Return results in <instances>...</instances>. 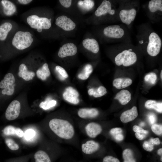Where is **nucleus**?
Returning <instances> with one entry per match:
<instances>
[{
  "mask_svg": "<svg viewBox=\"0 0 162 162\" xmlns=\"http://www.w3.org/2000/svg\"><path fill=\"white\" fill-rule=\"evenodd\" d=\"M137 107L134 106L130 109L123 112L121 115L120 119L123 123H127L134 120L138 116Z\"/></svg>",
  "mask_w": 162,
  "mask_h": 162,
  "instance_id": "4468645a",
  "label": "nucleus"
},
{
  "mask_svg": "<svg viewBox=\"0 0 162 162\" xmlns=\"http://www.w3.org/2000/svg\"><path fill=\"white\" fill-rule=\"evenodd\" d=\"M77 113L78 116L82 118H93L97 116L99 112L95 108H82L78 110Z\"/></svg>",
  "mask_w": 162,
  "mask_h": 162,
  "instance_id": "dca6fc26",
  "label": "nucleus"
},
{
  "mask_svg": "<svg viewBox=\"0 0 162 162\" xmlns=\"http://www.w3.org/2000/svg\"><path fill=\"white\" fill-rule=\"evenodd\" d=\"M99 147L98 143L93 140H89L82 144L81 149L84 153L90 154L97 151Z\"/></svg>",
  "mask_w": 162,
  "mask_h": 162,
  "instance_id": "2eb2a0df",
  "label": "nucleus"
},
{
  "mask_svg": "<svg viewBox=\"0 0 162 162\" xmlns=\"http://www.w3.org/2000/svg\"><path fill=\"white\" fill-rule=\"evenodd\" d=\"M145 107L148 109H153L158 112H162V103L155 100H147L145 104Z\"/></svg>",
  "mask_w": 162,
  "mask_h": 162,
  "instance_id": "a878e982",
  "label": "nucleus"
},
{
  "mask_svg": "<svg viewBox=\"0 0 162 162\" xmlns=\"http://www.w3.org/2000/svg\"><path fill=\"white\" fill-rule=\"evenodd\" d=\"M33 35L28 32L19 31L15 34L12 40V44L19 50H23L29 47L34 40Z\"/></svg>",
  "mask_w": 162,
  "mask_h": 162,
  "instance_id": "f03ea898",
  "label": "nucleus"
},
{
  "mask_svg": "<svg viewBox=\"0 0 162 162\" xmlns=\"http://www.w3.org/2000/svg\"><path fill=\"white\" fill-rule=\"evenodd\" d=\"M78 5L84 9L88 10L92 8L94 5V2L93 1L85 0L78 2Z\"/></svg>",
  "mask_w": 162,
  "mask_h": 162,
  "instance_id": "473e14b6",
  "label": "nucleus"
},
{
  "mask_svg": "<svg viewBox=\"0 0 162 162\" xmlns=\"http://www.w3.org/2000/svg\"><path fill=\"white\" fill-rule=\"evenodd\" d=\"M152 131L155 134L160 135L162 134V126L158 124H154L151 126Z\"/></svg>",
  "mask_w": 162,
  "mask_h": 162,
  "instance_id": "e433bc0d",
  "label": "nucleus"
},
{
  "mask_svg": "<svg viewBox=\"0 0 162 162\" xmlns=\"http://www.w3.org/2000/svg\"><path fill=\"white\" fill-rule=\"evenodd\" d=\"M162 70H161V72H160V78H161V79H162Z\"/></svg>",
  "mask_w": 162,
  "mask_h": 162,
  "instance_id": "864d4df0",
  "label": "nucleus"
},
{
  "mask_svg": "<svg viewBox=\"0 0 162 162\" xmlns=\"http://www.w3.org/2000/svg\"><path fill=\"white\" fill-rule=\"evenodd\" d=\"M59 2L62 5L66 8L70 7L72 3L71 0H60Z\"/></svg>",
  "mask_w": 162,
  "mask_h": 162,
  "instance_id": "79ce46f5",
  "label": "nucleus"
},
{
  "mask_svg": "<svg viewBox=\"0 0 162 162\" xmlns=\"http://www.w3.org/2000/svg\"><path fill=\"white\" fill-rule=\"evenodd\" d=\"M49 20L51 22V20H52V19L51 18H50L49 19Z\"/></svg>",
  "mask_w": 162,
  "mask_h": 162,
  "instance_id": "5fc2aeb1",
  "label": "nucleus"
},
{
  "mask_svg": "<svg viewBox=\"0 0 162 162\" xmlns=\"http://www.w3.org/2000/svg\"><path fill=\"white\" fill-rule=\"evenodd\" d=\"M37 76L43 80H46L47 77L50 76V72L48 64L44 63L36 71Z\"/></svg>",
  "mask_w": 162,
  "mask_h": 162,
  "instance_id": "b1692460",
  "label": "nucleus"
},
{
  "mask_svg": "<svg viewBox=\"0 0 162 162\" xmlns=\"http://www.w3.org/2000/svg\"><path fill=\"white\" fill-rule=\"evenodd\" d=\"M87 135L91 138H94L99 134L102 131L101 126L98 124L91 122L88 124L85 127Z\"/></svg>",
  "mask_w": 162,
  "mask_h": 162,
  "instance_id": "ddd939ff",
  "label": "nucleus"
},
{
  "mask_svg": "<svg viewBox=\"0 0 162 162\" xmlns=\"http://www.w3.org/2000/svg\"><path fill=\"white\" fill-rule=\"evenodd\" d=\"M135 134L136 138L139 140H143L146 137V135L144 134H139L137 132H135Z\"/></svg>",
  "mask_w": 162,
  "mask_h": 162,
  "instance_id": "49530a36",
  "label": "nucleus"
},
{
  "mask_svg": "<svg viewBox=\"0 0 162 162\" xmlns=\"http://www.w3.org/2000/svg\"><path fill=\"white\" fill-rule=\"evenodd\" d=\"M34 162H51V158L48 154L45 151L38 150L34 156Z\"/></svg>",
  "mask_w": 162,
  "mask_h": 162,
  "instance_id": "5701e85b",
  "label": "nucleus"
},
{
  "mask_svg": "<svg viewBox=\"0 0 162 162\" xmlns=\"http://www.w3.org/2000/svg\"><path fill=\"white\" fill-rule=\"evenodd\" d=\"M12 28L11 24L5 22L0 26V40L3 41L7 38L8 32Z\"/></svg>",
  "mask_w": 162,
  "mask_h": 162,
  "instance_id": "393cba45",
  "label": "nucleus"
},
{
  "mask_svg": "<svg viewBox=\"0 0 162 162\" xmlns=\"http://www.w3.org/2000/svg\"><path fill=\"white\" fill-rule=\"evenodd\" d=\"M5 142L9 148L12 150L16 151L19 148V145L11 139H6Z\"/></svg>",
  "mask_w": 162,
  "mask_h": 162,
  "instance_id": "c9c22d12",
  "label": "nucleus"
},
{
  "mask_svg": "<svg viewBox=\"0 0 162 162\" xmlns=\"http://www.w3.org/2000/svg\"><path fill=\"white\" fill-rule=\"evenodd\" d=\"M103 162H120L117 158L111 156H107L103 159Z\"/></svg>",
  "mask_w": 162,
  "mask_h": 162,
  "instance_id": "a19ab883",
  "label": "nucleus"
},
{
  "mask_svg": "<svg viewBox=\"0 0 162 162\" xmlns=\"http://www.w3.org/2000/svg\"><path fill=\"white\" fill-rule=\"evenodd\" d=\"M157 153L158 154L160 155L161 157L160 158V160L162 161V148H160L159 149L157 152Z\"/></svg>",
  "mask_w": 162,
  "mask_h": 162,
  "instance_id": "09e8293b",
  "label": "nucleus"
},
{
  "mask_svg": "<svg viewBox=\"0 0 162 162\" xmlns=\"http://www.w3.org/2000/svg\"><path fill=\"white\" fill-rule=\"evenodd\" d=\"M56 70L64 78H67L68 75L64 68L59 66H57L55 68Z\"/></svg>",
  "mask_w": 162,
  "mask_h": 162,
  "instance_id": "4c0bfd02",
  "label": "nucleus"
},
{
  "mask_svg": "<svg viewBox=\"0 0 162 162\" xmlns=\"http://www.w3.org/2000/svg\"><path fill=\"white\" fill-rule=\"evenodd\" d=\"M133 130L135 132L141 134H144L146 135L148 134V130H144L142 128L136 125H134L133 126Z\"/></svg>",
  "mask_w": 162,
  "mask_h": 162,
  "instance_id": "58836bf2",
  "label": "nucleus"
},
{
  "mask_svg": "<svg viewBox=\"0 0 162 162\" xmlns=\"http://www.w3.org/2000/svg\"><path fill=\"white\" fill-rule=\"evenodd\" d=\"M20 104L18 101L15 100L12 101L6 110V118L9 121L16 119L20 114Z\"/></svg>",
  "mask_w": 162,
  "mask_h": 162,
  "instance_id": "0eeeda50",
  "label": "nucleus"
},
{
  "mask_svg": "<svg viewBox=\"0 0 162 162\" xmlns=\"http://www.w3.org/2000/svg\"><path fill=\"white\" fill-rule=\"evenodd\" d=\"M107 13L113 15L115 14V10L111 9V4L110 1L104 0L95 11V14L96 16H99Z\"/></svg>",
  "mask_w": 162,
  "mask_h": 162,
  "instance_id": "f8f14e48",
  "label": "nucleus"
},
{
  "mask_svg": "<svg viewBox=\"0 0 162 162\" xmlns=\"http://www.w3.org/2000/svg\"><path fill=\"white\" fill-rule=\"evenodd\" d=\"M123 130L119 128H115L111 129L110 131V134L117 141H122L123 139L124 136L122 134Z\"/></svg>",
  "mask_w": 162,
  "mask_h": 162,
  "instance_id": "c756f323",
  "label": "nucleus"
},
{
  "mask_svg": "<svg viewBox=\"0 0 162 162\" xmlns=\"http://www.w3.org/2000/svg\"><path fill=\"white\" fill-rule=\"evenodd\" d=\"M15 80L13 75L10 73L6 74L0 82V88L4 89L2 92L3 94L11 95L14 91Z\"/></svg>",
  "mask_w": 162,
  "mask_h": 162,
  "instance_id": "423d86ee",
  "label": "nucleus"
},
{
  "mask_svg": "<svg viewBox=\"0 0 162 162\" xmlns=\"http://www.w3.org/2000/svg\"><path fill=\"white\" fill-rule=\"evenodd\" d=\"M49 126L50 129L61 138L69 140L72 139L74 135V127L67 120L53 118L49 122Z\"/></svg>",
  "mask_w": 162,
  "mask_h": 162,
  "instance_id": "f257e3e1",
  "label": "nucleus"
},
{
  "mask_svg": "<svg viewBox=\"0 0 162 162\" xmlns=\"http://www.w3.org/2000/svg\"><path fill=\"white\" fill-rule=\"evenodd\" d=\"M57 102L54 100H46L42 102L39 105L40 107L45 110H48L54 106L56 104Z\"/></svg>",
  "mask_w": 162,
  "mask_h": 162,
  "instance_id": "2f4dec72",
  "label": "nucleus"
},
{
  "mask_svg": "<svg viewBox=\"0 0 162 162\" xmlns=\"http://www.w3.org/2000/svg\"><path fill=\"white\" fill-rule=\"evenodd\" d=\"M145 124L143 122H142L140 124V125L141 126H143Z\"/></svg>",
  "mask_w": 162,
  "mask_h": 162,
  "instance_id": "3c124183",
  "label": "nucleus"
},
{
  "mask_svg": "<svg viewBox=\"0 0 162 162\" xmlns=\"http://www.w3.org/2000/svg\"><path fill=\"white\" fill-rule=\"evenodd\" d=\"M136 14V10L134 8L129 10L123 9L120 11L119 16L122 22L129 25L134 20Z\"/></svg>",
  "mask_w": 162,
  "mask_h": 162,
  "instance_id": "9b49d317",
  "label": "nucleus"
},
{
  "mask_svg": "<svg viewBox=\"0 0 162 162\" xmlns=\"http://www.w3.org/2000/svg\"><path fill=\"white\" fill-rule=\"evenodd\" d=\"M93 70L92 66L91 64H88L85 67L83 72L80 74L78 75V77L82 80H86L89 77Z\"/></svg>",
  "mask_w": 162,
  "mask_h": 162,
  "instance_id": "7c9ffc66",
  "label": "nucleus"
},
{
  "mask_svg": "<svg viewBox=\"0 0 162 162\" xmlns=\"http://www.w3.org/2000/svg\"><path fill=\"white\" fill-rule=\"evenodd\" d=\"M148 7L150 11L152 13L157 10L162 11V1L161 0H151L148 3Z\"/></svg>",
  "mask_w": 162,
  "mask_h": 162,
  "instance_id": "cd10ccee",
  "label": "nucleus"
},
{
  "mask_svg": "<svg viewBox=\"0 0 162 162\" xmlns=\"http://www.w3.org/2000/svg\"><path fill=\"white\" fill-rule=\"evenodd\" d=\"M93 92H94L93 88H91L89 89L88 91V94L90 96L93 95Z\"/></svg>",
  "mask_w": 162,
  "mask_h": 162,
  "instance_id": "8fccbe9b",
  "label": "nucleus"
},
{
  "mask_svg": "<svg viewBox=\"0 0 162 162\" xmlns=\"http://www.w3.org/2000/svg\"><path fill=\"white\" fill-rule=\"evenodd\" d=\"M115 60L117 65H123L127 67L133 64L136 61L137 56L134 52L125 50L118 54L115 57Z\"/></svg>",
  "mask_w": 162,
  "mask_h": 162,
  "instance_id": "7ed1b4c3",
  "label": "nucleus"
},
{
  "mask_svg": "<svg viewBox=\"0 0 162 162\" xmlns=\"http://www.w3.org/2000/svg\"><path fill=\"white\" fill-rule=\"evenodd\" d=\"M123 162H136L133 151L130 149L127 148L122 153Z\"/></svg>",
  "mask_w": 162,
  "mask_h": 162,
  "instance_id": "c85d7f7f",
  "label": "nucleus"
},
{
  "mask_svg": "<svg viewBox=\"0 0 162 162\" xmlns=\"http://www.w3.org/2000/svg\"><path fill=\"white\" fill-rule=\"evenodd\" d=\"M35 134V133L34 130L29 129L26 131L24 135L26 140H29L34 136Z\"/></svg>",
  "mask_w": 162,
  "mask_h": 162,
  "instance_id": "ea45409f",
  "label": "nucleus"
},
{
  "mask_svg": "<svg viewBox=\"0 0 162 162\" xmlns=\"http://www.w3.org/2000/svg\"><path fill=\"white\" fill-rule=\"evenodd\" d=\"M42 30L40 29H37V31L38 32H40L42 31Z\"/></svg>",
  "mask_w": 162,
  "mask_h": 162,
  "instance_id": "603ef678",
  "label": "nucleus"
},
{
  "mask_svg": "<svg viewBox=\"0 0 162 162\" xmlns=\"http://www.w3.org/2000/svg\"><path fill=\"white\" fill-rule=\"evenodd\" d=\"M1 3L3 6V11L4 14L7 16L13 15L16 11V8L12 2L7 0H2Z\"/></svg>",
  "mask_w": 162,
  "mask_h": 162,
  "instance_id": "412c9836",
  "label": "nucleus"
},
{
  "mask_svg": "<svg viewBox=\"0 0 162 162\" xmlns=\"http://www.w3.org/2000/svg\"><path fill=\"white\" fill-rule=\"evenodd\" d=\"M162 44L160 38L156 33H151L149 36V42L147 47L148 54L155 56L160 52Z\"/></svg>",
  "mask_w": 162,
  "mask_h": 162,
  "instance_id": "20e7f679",
  "label": "nucleus"
},
{
  "mask_svg": "<svg viewBox=\"0 0 162 162\" xmlns=\"http://www.w3.org/2000/svg\"><path fill=\"white\" fill-rule=\"evenodd\" d=\"M144 79L146 82L151 84L154 85L155 83L157 80V75L154 73H150L147 74Z\"/></svg>",
  "mask_w": 162,
  "mask_h": 162,
  "instance_id": "f704fd0d",
  "label": "nucleus"
},
{
  "mask_svg": "<svg viewBox=\"0 0 162 162\" xmlns=\"http://www.w3.org/2000/svg\"><path fill=\"white\" fill-rule=\"evenodd\" d=\"M56 24L66 31L72 30L76 27L75 23L70 18L64 15L59 16L56 19Z\"/></svg>",
  "mask_w": 162,
  "mask_h": 162,
  "instance_id": "1a4fd4ad",
  "label": "nucleus"
},
{
  "mask_svg": "<svg viewBox=\"0 0 162 162\" xmlns=\"http://www.w3.org/2000/svg\"><path fill=\"white\" fill-rule=\"evenodd\" d=\"M27 21L31 28L37 29H48L51 25V22L47 18L40 17L35 15L28 16Z\"/></svg>",
  "mask_w": 162,
  "mask_h": 162,
  "instance_id": "39448f33",
  "label": "nucleus"
},
{
  "mask_svg": "<svg viewBox=\"0 0 162 162\" xmlns=\"http://www.w3.org/2000/svg\"><path fill=\"white\" fill-rule=\"evenodd\" d=\"M106 88L103 86H100L97 89L94 88L93 96L97 98L102 97L107 93Z\"/></svg>",
  "mask_w": 162,
  "mask_h": 162,
  "instance_id": "72a5a7b5",
  "label": "nucleus"
},
{
  "mask_svg": "<svg viewBox=\"0 0 162 162\" xmlns=\"http://www.w3.org/2000/svg\"><path fill=\"white\" fill-rule=\"evenodd\" d=\"M148 118L150 124H154L156 121L155 115L151 113L148 116Z\"/></svg>",
  "mask_w": 162,
  "mask_h": 162,
  "instance_id": "a18cd8bd",
  "label": "nucleus"
},
{
  "mask_svg": "<svg viewBox=\"0 0 162 162\" xmlns=\"http://www.w3.org/2000/svg\"><path fill=\"white\" fill-rule=\"evenodd\" d=\"M160 143L158 138H151L148 140L145 141L142 145L143 148L148 152H151L154 149V145H158Z\"/></svg>",
  "mask_w": 162,
  "mask_h": 162,
  "instance_id": "bb28decb",
  "label": "nucleus"
},
{
  "mask_svg": "<svg viewBox=\"0 0 162 162\" xmlns=\"http://www.w3.org/2000/svg\"><path fill=\"white\" fill-rule=\"evenodd\" d=\"M104 35L108 37L120 38L124 34V31L118 25H111L105 27L103 31Z\"/></svg>",
  "mask_w": 162,
  "mask_h": 162,
  "instance_id": "6e6552de",
  "label": "nucleus"
},
{
  "mask_svg": "<svg viewBox=\"0 0 162 162\" xmlns=\"http://www.w3.org/2000/svg\"><path fill=\"white\" fill-rule=\"evenodd\" d=\"M18 1L20 4H26L31 2L32 0H18Z\"/></svg>",
  "mask_w": 162,
  "mask_h": 162,
  "instance_id": "de8ad7c7",
  "label": "nucleus"
},
{
  "mask_svg": "<svg viewBox=\"0 0 162 162\" xmlns=\"http://www.w3.org/2000/svg\"><path fill=\"white\" fill-rule=\"evenodd\" d=\"M82 44L85 48L94 53H97L99 51L98 44L94 39H86L83 40Z\"/></svg>",
  "mask_w": 162,
  "mask_h": 162,
  "instance_id": "f3484780",
  "label": "nucleus"
},
{
  "mask_svg": "<svg viewBox=\"0 0 162 162\" xmlns=\"http://www.w3.org/2000/svg\"><path fill=\"white\" fill-rule=\"evenodd\" d=\"M77 51V48L74 44L72 43H67L60 48L58 55L61 58L73 56L76 54Z\"/></svg>",
  "mask_w": 162,
  "mask_h": 162,
  "instance_id": "9d476101",
  "label": "nucleus"
},
{
  "mask_svg": "<svg viewBox=\"0 0 162 162\" xmlns=\"http://www.w3.org/2000/svg\"><path fill=\"white\" fill-rule=\"evenodd\" d=\"M68 102L74 104H77L79 102V100L78 98L74 97H69L67 96L65 100Z\"/></svg>",
  "mask_w": 162,
  "mask_h": 162,
  "instance_id": "37998d69",
  "label": "nucleus"
},
{
  "mask_svg": "<svg viewBox=\"0 0 162 162\" xmlns=\"http://www.w3.org/2000/svg\"><path fill=\"white\" fill-rule=\"evenodd\" d=\"M65 91L74 95L79 96L78 92L72 87L69 86L67 87L65 89Z\"/></svg>",
  "mask_w": 162,
  "mask_h": 162,
  "instance_id": "c03bdc74",
  "label": "nucleus"
},
{
  "mask_svg": "<svg viewBox=\"0 0 162 162\" xmlns=\"http://www.w3.org/2000/svg\"><path fill=\"white\" fill-rule=\"evenodd\" d=\"M131 98V94L128 90H122L118 92L114 98L118 100L120 104L125 105L128 103Z\"/></svg>",
  "mask_w": 162,
  "mask_h": 162,
  "instance_id": "a211bd4d",
  "label": "nucleus"
},
{
  "mask_svg": "<svg viewBox=\"0 0 162 162\" xmlns=\"http://www.w3.org/2000/svg\"><path fill=\"white\" fill-rule=\"evenodd\" d=\"M26 65L24 64H21L19 67L18 76L26 81L33 79L35 75V73L33 71H28Z\"/></svg>",
  "mask_w": 162,
  "mask_h": 162,
  "instance_id": "6ab92c4d",
  "label": "nucleus"
},
{
  "mask_svg": "<svg viewBox=\"0 0 162 162\" xmlns=\"http://www.w3.org/2000/svg\"><path fill=\"white\" fill-rule=\"evenodd\" d=\"M132 82L131 79L129 78H117L113 82V85L116 88L121 89L130 85Z\"/></svg>",
  "mask_w": 162,
  "mask_h": 162,
  "instance_id": "4be33fe9",
  "label": "nucleus"
},
{
  "mask_svg": "<svg viewBox=\"0 0 162 162\" xmlns=\"http://www.w3.org/2000/svg\"><path fill=\"white\" fill-rule=\"evenodd\" d=\"M18 162V161H13L12 162Z\"/></svg>",
  "mask_w": 162,
  "mask_h": 162,
  "instance_id": "6e6d98bb",
  "label": "nucleus"
},
{
  "mask_svg": "<svg viewBox=\"0 0 162 162\" xmlns=\"http://www.w3.org/2000/svg\"><path fill=\"white\" fill-rule=\"evenodd\" d=\"M3 132L6 135H16L19 137H22L24 135L23 131L20 128H15L12 125L6 127Z\"/></svg>",
  "mask_w": 162,
  "mask_h": 162,
  "instance_id": "aec40b11",
  "label": "nucleus"
}]
</instances>
